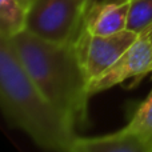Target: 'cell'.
Returning a JSON list of instances; mask_svg holds the SVG:
<instances>
[{
	"label": "cell",
	"mask_w": 152,
	"mask_h": 152,
	"mask_svg": "<svg viewBox=\"0 0 152 152\" xmlns=\"http://www.w3.org/2000/svg\"><path fill=\"white\" fill-rule=\"evenodd\" d=\"M0 104L10 124L21 128L39 147L72 151L76 126L35 86L4 37H0Z\"/></svg>",
	"instance_id": "1"
},
{
	"label": "cell",
	"mask_w": 152,
	"mask_h": 152,
	"mask_svg": "<svg viewBox=\"0 0 152 152\" xmlns=\"http://www.w3.org/2000/svg\"><path fill=\"white\" fill-rule=\"evenodd\" d=\"M19 1H20L26 8H28V7H29V4L32 3V0H19Z\"/></svg>",
	"instance_id": "12"
},
{
	"label": "cell",
	"mask_w": 152,
	"mask_h": 152,
	"mask_svg": "<svg viewBox=\"0 0 152 152\" xmlns=\"http://www.w3.org/2000/svg\"><path fill=\"white\" fill-rule=\"evenodd\" d=\"M27 27V8L19 0H0V37L11 39Z\"/></svg>",
	"instance_id": "8"
},
{
	"label": "cell",
	"mask_w": 152,
	"mask_h": 152,
	"mask_svg": "<svg viewBox=\"0 0 152 152\" xmlns=\"http://www.w3.org/2000/svg\"><path fill=\"white\" fill-rule=\"evenodd\" d=\"M84 18L79 0H32L26 29L52 43H75L84 28Z\"/></svg>",
	"instance_id": "3"
},
{
	"label": "cell",
	"mask_w": 152,
	"mask_h": 152,
	"mask_svg": "<svg viewBox=\"0 0 152 152\" xmlns=\"http://www.w3.org/2000/svg\"><path fill=\"white\" fill-rule=\"evenodd\" d=\"M26 72L76 128L88 123V80L75 43L59 44L24 29L8 39Z\"/></svg>",
	"instance_id": "2"
},
{
	"label": "cell",
	"mask_w": 152,
	"mask_h": 152,
	"mask_svg": "<svg viewBox=\"0 0 152 152\" xmlns=\"http://www.w3.org/2000/svg\"><path fill=\"white\" fill-rule=\"evenodd\" d=\"M79 1H80L81 7H83V10H84V12L87 13V11H88L89 8H91L92 5L97 1V0H79Z\"/></svg>",
	"instance_id": "11"
},
{
	"label": "cell",
	"mask_w": 152,
	"mask_h": 152,
	"mask_svg": "<svg viewBox=\"0 0 152 152\" xmlns=\"http://www.w3.org/2000/svg\"><path fill=\"white\" fill-rule=\"evenodd\" d=\"M152 71V24L139 32L135 43L112 67L88 84L89 96L105 91L131 77H143Z\"/></svg>",
	"instance_id": "5"
},
{
	"label": "cell",
	"mask_w": 152,
	"mask_h": 152,
	"mask_svg": "<svg viewBox=\"0 0 152 152\" xmlns=\"http://www.w3.org/2000/svg\"><path fill=\"white\" fill-rule=\"evenodd\" d=\"M137 36L139 32L128 28L107 36L91 35L83 28L79 39L76 40V47L88 84L112 67L134 44Z\"/></svg>",
	"instance_id": "4"
},
{
	"label": "cell",
	"mask_w": 152,
	"mask_h": 152,
	"mask_svg": "<svg viewBox=\"0 0 152 152\" xmlns=\"http://www.w3.org/2000/svg\"><path fill=\"white\" fill-rule=\"evenodd\" d=\"M132 0H97L86 13L84 28L91 35L118 34L128 28Z\"/></svg>",
	"instance_id": "6"
},
{
	"label": "cell",
	"mask_w": 152,
	"mask_h": 152,
	"mask_svg": "<svg viewBox=\"0 0 152 152\" xmlns=\"http://www.w3.org/2000/svg\"><path fill=\"white\" fill-rule=\"evenodd\" d=\"M71 152H152V144L142 135L124 127L103 136H77Z\"/></svg>",
	"instance_id": "7"
},
{
	"label": "cell",
	"mask_w": 152,
	"mask_h": 152,
	"mask_svg": "<svg viewBox=\"0 0 152 152\" xmlns=\"http://www.w3.org/2000/svg\"><path fill=\"white\" fill-rule=\"evenodd\" d=\"M126 127L131 131L142 135L152 144V89L147 99L135 111L132 119Z\"/></svg>",
	"instance_id": "9"
},
{
	"label": "cell",
	"mask_w": 152,
	"mask_h": 152,
	"mask_svg": "<svg viewBox=\"0 0 152 152\" xmlns=\"http://www.w3.org/2000/svg\"><path fill=\"white\" fill-rule=\"evenodd\" d=\"M152 24V0H132L128 29L140 32Z\"/></svg>",
	"instance_id": "10"
}]
</instances>
